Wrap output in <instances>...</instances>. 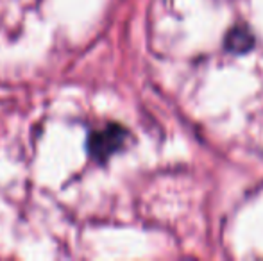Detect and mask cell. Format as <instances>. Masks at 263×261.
Instances as JSON below:
<instances>
[{
	"label": "cell",
	"instance_id": "cell-1",
	"mask_svg": "<svg viewBox=\"0 0 263 261\" xmlns=\"http://www.w3.org/2000/svg\"><path fill=\"white\" fill-rule=\"evenodd\" d=\"M127 139V129L118 124H109L104 129L93 131L88 138V152L99 163H106L115 152L124 147Z\"/></svg>",
	"mask_w": 263,
	"mask_h": 261
},
{
	"label": "cell",
	"instance_id": "cell-2",
	"mask_svg": "<svg viewBox=\"0 0 263 261\" xmlns=\"http://www.w3.org/2000/svg\"><path fill=\"white\" fill-rule=\"evenodd\" d=\"M253 45V36L246 29H233L228 36V47L235 52H243Z\"/></svg>",
	"mask_w": 263,
	"mask_h": 261
}]
</instances>
